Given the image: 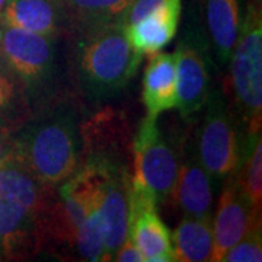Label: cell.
Wrapping results in <instances>:
<instances>
[{
    "label": "cell",
    "mask_w": 262,
    "mask_h": 262,
    "mask_svg": "<svg viewBox=\"0 0 262 262\" xmlns=\"http://www.w3.org/2000/svg\"><path fill=\"white\" fill-rule=\"evenodd\" d=\"M13 156L44 185L56 188L80 163L82 121L67 99L39 103L13 131Z\"/></svg>",
    "instance_id": "1"
},
{
    "label": "cell",
    "mask_w": 262,
    "mask_h": 262,
    "mask_svg": "<svg viewBox=\"0 0 262 262\" xmlns=\"http://www.w3.org/2000/svg\"><path fill=\"white\" fill-rule=\"evenodd\" d=\"M51 189L15 156L0 166V261L27 259L46 248Z\"/></svg>",
    "instance_id": "2"
},
{
    "label": "cell",
    "mask_w": 262,
    "mask_h": 262,
    "mask_svg": "<svg viewBox=\"0 0 262 262\" xmlns=\"http://www.w3.org/2000/svg\"><path fill=\"white\" fill-rule=\"evenodd\" d=\"M73 73L91 99H108L130 83L143 54L131 47L125 22H114L75 32Z\"/></svg>",
    "instance_id": "3"
},
{
    "label": "cell",
    "mask_w": 262,
    "mask_h": 262,
    "mask_svg": "<svg viewBox=\"0 0 262 262\" xmlns=\"http://www.w3.org/2000/svg\"><path fill=\"white\" fill-rule=\"evenodd\" d=\"M57 38L0 24V56L34 108L57 96Z\"/></svg>",
    "instance_id": "4"
},
{
    "label": "cell",
    "mask_w": 262,
    "mask_h": 262,
    "mask_svg": "<svg viewBox=\"0 0 262 262\" xmlns=\"http://www.w3.org/2000/svg\"><path fill=\"white\" fill-rule=\"evenodd\" d=\"M230 60V82L239 114L237 121L245 133L259 131L262 124L261 3L251 2L248 5Z\"/></svg>",
    "instance_id": "5"
},
{
    "label": "cell",
    "mask_w": 262,
    "mask_h": 262,
    "mask_svg": "<svg viewBox=\"0 0 262 262\" xmlns=\"http://www.w3.org/2000/svg\"><path fill=\"white\" fill-rule=\"evenodd\" d=\"M196 134V158L214 182H222L236 170L242 137L237 118L223 92H210Z\"/></svg>",
    "instance_id": "6"
},
{
    "label": "cell",
    "mask_w": 262,
    "mask_h": 262,
    "mask_svg": "<svg viewBox=\"0 0 262 262\" xmlns=\"http://www.w3.org/2000/svg\"><path fill=\"white\" fill-rule=\"evenodd\" d=\"M134 177L147 187L156 204L166 203L179 169V149L159 130L158 118L144 117L133 140Z\"/></svg>",
    "instance_id": "7"
},
{
    "label": "cell",
    "mask_w": 262,
    "mask_h": 262,
    "mask_svg": "<svg viewBox=\"0 0 262 262\" xmlns=\"http://www.w3.org/2000/svg\"><path fill=\"white\" fill-rule=\"evenodd\" d=\"M177 56V108L182 118L200 113L211 86V60L206 38L195 31H185L179 39Z\"/></svg>",
    "instance_id": "8"
},
{
    "label": "cell",
    "mask_w": 262,
    "mask_h": 262,
    "mask_svg": "<svg viewBox=\"0 0 262 262\" xmlns=\"http://www.w3.org/2000/svg\"><path fill=\"white\" fill-rule=\"evenodd\" d=\"M258 223H261V211L251 206L232 173L225 179V187L217 203L214 219H211V261L222 262L225 253Z\"/></svg>",
    "instance_id": "9"
},
{
    "label": "cell",
    "mask_w": 262,
    "mask_h": 262,
    "mask_svg": "<svg viewBox=\"0 0 262 262\" xmlns=\"http://www.w3.org/2000/svg\"><path fill=\"white\" fill-rule=\"evenodd\" d=\"M130 189L131 175L124 160L111 162L103 181L99 204L105 227V253L102 261H113L115 252L128 237Z\"/></svg>",
    "instance_id": "10"
},
{
    "label": "cell",
    "mask_w": 262,
    "mask_h": 262,
    "mask_svg": "<svg viewBox=\"0 0 262 262\" xmlns=\"http://www.w3.org/2000/svg\"><path fill=\"white\" fill-rule=\"evenodd\" d=\"M0 24L44 37H58L69 27L64 0H6Z\"/></svg>",
    "instance_id": "11"
},
{
    "label": "cell",
    "mask_w": 262,
    "mask_h": 262,
    "mask_svg": "<svg viewBox=\"0 0 262 262\" xmlns=\"http://www.w3.org/2000/svg\"><path fill=\"white\" fill-rule=\"evenodd\" d=\"M213 178L200 163L195 153H189L179 162L178 177L170 196H173L184 215L211 219Z\"/></svg>",
    "instance_id": "12"
},
{
    "label": "cell",
    "mask_w": 262,
    "mask_h": 262,
    "mask_svg": "<svg viewBox=\"0 0 262 262\" xmlns=\"http://www.w3.org/2000/svg\"><path fill=\"white\" fill-rule=\"evenodd\" d=\"M141 99L146 117L158 118L177 106V56L159 53L151 57L144 69Z\"/></svg>",
    "instance_id": "13"
},
{
    "label": "cell",
    "mask_w": 262,
    "mask_h": 262,
    "mask_svg": "<svg viewBox=\"0 0 262 262\" xmlns=\"http://www.w3.org/2000/svg\"><path fill=\"white\" fill-rule=\"evenodd\" d=\"M181 8H163L137 22L127 24L125 32L131 47L140 54H155L168 46L178 29Z\"/></svg>",
    "instance_id": "14"
},
{
    "label": "cell",
    "mask_w": 262,
    "mask_h": 262,
    "mask_svg": "<svg viewBox=\"0 0 262 262\" xmlns=\"http://www.w3.org/2000/svg\"><path fill=\"white\" fill-rule=\"evenodd\" d=\"M206 19L215 58L220 64H227L241 28L239 0H206Z\"/></svg>",
    "instance_id": "15"
},
{
    "label": "cell",
    "mask_w": 262,
    "mask_h": 262,
    "mask_svg": "<svg viewBox=\"0 0 262 262\" xmlns=\"http://www.w3.org/2000/svg\"><path fill=\"white\" fill-rule=\"evenodd\" d=\"M170 237H172V246L177 261H211V253H213L211 219L185 215Z\"/></svg>",
    "instance_id": "16"
},
{
    "label": "cell",
    "mask_w": 262,
    "mask_h": 262,
    "mask_svg": "<svg viewBox=\"0 0 262 262\" xmlns=\"http://www.w3.org/2000/svg\"><path fill=\"white\" fill-rule=\"evenodd\" d=\"M133 0H64L69 28L77 31L125 22Z\"/></svg>",
    "instance_id": "17"
},
{
    "label": "cell",
    "mask_w": 262,
    "mask_h": 262,
    "mask_svg": "<svg viewBox=\"0 0 262 262\" xmlns=\"http://www.w3.org/2000/svg\"><path fill=\"white\" fill-rule=\"evenodd\" d=\"M251 206L261 211L262 204V141L261 130L245 133L239 163L233 172Z\"/></svg>",
    "instance_id": "18"
},
{
    "label": "cell",
    "mask_w": 262,
    "mask_h": 262,
    "mask_svg": "<svg viewBox=\"0 0 262 262\" xmlns=\"http://www.w3.org/2000/svg\"><path fill=\"white\" fill-rule=\"evenodd\" d=\"M76 255L83 261H102L105 253V227L99 207L92 210L79 227L75 241Z\"/></svg>",
    "instance_id": "19"
},
{
    "label": "cell",
    "mask_w": 262,
    "mask_h": 262,
    "mask_svg": "<svg viewBox=\"0 0 262 262\" xmlns=\"http://www.w3.org/2000/svg\"><path fill=\"white\" fill-rule=\"evenodd\" d=\"M262 261V234L261 223L253 226L237 244H234L225 253L222 262H261Z\"/></svg>",
    "instance_id": "20"
},
{
    "label": "cell",
    "mask_w": 262,
    "mask_h": 262,
    "mask_svg": "<svg viewBox=\"0 0 262 262\" xmlns=\"http://www.w3.org/2000/svg\"><path fill=\"white\" fill-rule=\"evenodd\" d=\"M18 94H22L18 80L0 56V124H6V115L15 108Z\"/></svg>",
    "instance_id": "21"
},
{
    "label": "cell",
    "mask_w": 262,
    "mask_h": 262,
    "mask_svg": "<svg viewBox=\"0 0 262 262\" xmlns=\"http://www.w3.org/2000/svg\"><path fill=\"white\" fill-rule=\"evenodd\" d=\"M182 0H133L125 15V25L137 22L151 12L163 8H181Z\"/></svg>",
    "instance_id": "22"
},
{
    "label": "cell",
    "mask_w": 262,
    "mask_h": 262,
    "mask_svg": "<svg viewBox=\"0 0 262 262\" xmlns=\"http://www.w3.org/2000/svg\"><path fill=\"white\" fill-rule=\"evenodd\" d=\"M13 158V131L9 125L0 124V166Z\"/></svg>",
    "instance_id": "23"
},
{
    "label": "cell",
    "mask_w": 262,
    "mask_h": 262,
    "mask_svg": "<svg viewBox=\"0 0 262 262\" xmlns=\"http://www.w3.org/2000/svg\"><path fill=\"white\" fill-rule=\"evenodd\" d=\"M113 261L118 262H144L140 251L136 248V245L131 242L130 237L125 239V242L120 246V249L115 252Z\"/></svg>",
    "instance_id": "24"
},
{
    "label": "cell",
    "mask_w": 262,
    "mask_h": 262,
    "mask_svg": "<svg viewBox=\"0 0 262 262\" xmlns=\"http://www.w3.org/2000/svg\"><path fill=\"white\" fill-rule=\"evenodd\" d=\"M5 2H6V0H0V10H2V8H3V5H5Z\"/></svg>",
    "instance_id": "25"
},
{
    "label": "cell",
    "mask_w": 262,
    "mask_h": 262,
    "mask_svg": "<svg viewBox=\"0 0 262 262\" xmlns=\"http://www.w3.org/2000/svg\"><path fill=\"white\" fill-rule=\"evenodd\" d=\"M253 2H256V3H261V0H253Z\"/></svg>",
    "instance_id": "26"
}]
</instances>
